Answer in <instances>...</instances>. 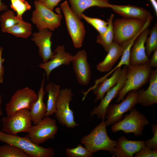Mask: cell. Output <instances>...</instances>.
<instances>
[{
    "label": "cell",
    "mask_w": 157,
    "mask_h": 157,
    "mask_svg": "<svg viewBox=\"0 0 157 157\" xmlns=\"http://www.w3.org/2000/svg\"><path fill=\"white\" fill-rule=\"evenodd\" d=\"M151 67L156 68L157 67V49L154 51L151 58L149 59L148 63Z\"/></svg>",
    "instance_id": "39"
},
{
    "label": "cell",
    "mask_w": 157,
    "mask_h": 157,
    "mask_svg": "<svg viewBox=\"0 0 157 157\" xmlns=\"http://www.w3.org/2000/svg\"><path fill=\"white\" fill-rule=\"evenodd\" d=\"M156 15H157V2L156 0H149Z\"/></svg>",
    "instance_id": "40"
},
{
    "label": "cell",
    "mask_w": 157,
    "mask_h": 157,
    "mask_svg": "<svg viewBox=\"0 0 157 157\" xmlns=\"http://www.w3.org/2000/svg\"><path fill=\"white\" fill-rule=\"evenodd\" d=\"M72 62L78 83L83 85H88L91 80V73L85 50L82 49L77 51L73 55Z\"/></svg>",
    "instance_id": "13"
},
{
    "label": "cell",
    "mask_w": 157,
    "mask_h": 157,
    "mask_svg": "<svg viewBox=\"0 0 157 157\" xmlns=\"http://www.w3.org/2000/svg\"><path fill=\"white\" fill-rule=\"evenodd\" d=\"M65 152L68 157H92L93 155V154L80 144L73 148H66Z\"/></svg>",
    "instance_id": "33"
},
{
    "label": "cell",
    "mask_w": 157,
    "mask_h": 157,
    "mask_svg": "<svg viewBox=\"0 0 157 157\" xmlns=\"http://www.w3.org/2000/svg\"><path fill=\"white\" fill-rule=\"evenodd\" d=\"M130 111L123 119L113 125L112 132L122 131L125 133H133L137 136L142 135L144 126L149 124L148 119L136 109L133 108Z\"/></svg>",
    "instance_id": "8"
},
{
    "label": "cell",
    "mask_w": 157,
    "mask_h": 157,
    "mask_svg": "<svg viewBox=\"0 0 157 157\" xmlns=\"http://www.w3.org/2000/svg\"><path fill=\"white\" fill-rule=\"evenodd\" d=\"M81 18L84 19L88 23L92 26L97 31L100 26H107L108 22L100 19L92 18L87 16L83 14L82 15Z\"/></svg>",
    "instance_id": "34"
},
{
    "label": "cell",
    "mask_w": 157,
    "mask_h": 157,
    "mask_svg": "<svg viewBox=\"0 0 157 157\" xmlns=\"http://www.w3.org/2000/svg\"><path fill=\"white\" fill-rule=\"evenodd\" d=\"M44 6L53 11L54 8L57 6L61 0H38Z\"/></svg>",
    "instance_id": "37"
},
{
    "label": "cell",
    "mask_w": 157,
    "mask_h": 157,
    "mask_svg": "<svg viewBox=\"0 0 157 157\" xmlns=\"http://www.w3.org/2000/svg\"><path fill=\"white\" fill-rule=\"evenodd\" d=\"M127 66L126 81L117 95V103L123 100L129 92L136 91L144 85L149 79L152 70L148 64Z\"/></svg>",
    "instance_id": "3"
},
{
    "label": "cell",
    "mask_w": 157,
    "mask_h": 157,
    "mask_svg": "<svg viewBox=\"0 0 157 157\" xmlns=\"http://www.w3.org/2000/svg\"><path fill=\"white\" fill-rule=\"evenodd\" d=\"M105 121L97 126L87 135L84 136L81 142L90 152L93 154L104 150L113 154L117 140L111 139L108 136Z\"/></svg>",
    "instance_id": "2"
},
{
    "label": "cell",
    "mask_w": 157,
    "mask_h": 157,
    "mask_svg": "<svg viewBox=\"0 0 157 157\" xmlns=\"http://www.w3.org/2000/svg\"><path fill=\"white\" fill-rule=\"evenodd\" d=\"M114 15L111 14L107 19V28L103 34H99L97 37L96 42L101 45L105 51L108 52L113 42L114 32L113 20Z\"/></svg>",
    "instance_id": "26"
},
{
    "label": "cell",
    "mask_w": 157,
    "mask_h": 157,
    "mask_svg": "<svg viewBox=\"0 0 157 157\" xmlns=\"http://www.w3.org/2000/svg\"><path fill=\"white\" fill-rule=\"evenodd\" d=\"M150 35L147 38L145 46V51L148 57L152 52L157 49V25L156 24L150 31Z\"/></svg>",
    "instance_id": "32"
},
{
    "label": "cell",
    "mask_w": 157,
    "mask_h": 157,
    "mask_svg": "<svg viewBox=\"0 0 157 157\" xmlns=\"http://www.w3.org/2000/svg\"><path fill=\"white\" fill-rule=\"evenodd\" d=\"M145 145L144 141L130 140L124 136H122L119 138L117 140L113 156L133 157L134 154L140 150Z\"/></svg>",
    "instance_id": "19"
},
{
    "label": "cell",
    "mask_w": 157,
    "mask_h": 157,
    "mask_svg": "<svg viewBox=\"0 0 157 157\" xmlns=\"http://www.w3.org/2000/svg\"><path fill=\"white\" fill-rule=\"evenodd\" d=\"M138 104L144 106H151L157 103V69L152 70L149 85L146 90L137 92Z\"/></svg>",
    "instance_id": "18"
},
{
    "label": "cell",
    "mask_w": 157,
    "mask_h": 157,
    "mask_svg": "<svg viewBox=\"0 0 157 157\" xmlns=\"http://www.w3.org/2000/svg\"><path fill=\"white\" fill-rule=\"evenodd\" d=\"M130 41L121 44L113 41L104 60L97 65V69L102 72L110 70L116 62L122 56Z\"/></svg>",
    "instance_id": "21"
},
{
    "label": "cell",
    "mask_w": 157,
    "mask_h": 157,
    "mask_svg": "<svg viewBox=\"0 0 157 157\" xmlns=\"http://www.w3.org/2000/svg\"><path fill=\"white\" fill-rule=\"evenodd\" d=\"M0 157H30L18 147L6 144L0 146Z\"/></svg>",
    "instance_id": "30"
},
{
    "label": "cell",
    "mask_w": 157,
    "mask_h": 157,
    "mask_svg": "<svg viewBox=\"0 0 157 157\" xmlns=\"http://www.w3.org/2000/svg\"><path fill=\"white\" fill-rule=\"evenodd\" d=\"M109 8L124 18L138 19L145 22L151 15L149 11L143 8L135 6L110 3Z\"/></svg>",
    "instance_id": "20"
},
{
    "label": "cell",
    "mask_w": 157,
    "mask_h": 157,
    "mask_svg": "<svg viewBox=\"0 0 157 157\" xmlns=\"http://www.w3.org/2000/svg\"><path fill=\"white\" fill-rule=\"evenodd\" d=\"M123 69L122 74L118 83L106 92V94L101 100L99 105L93 109L90 113L91 117L96 115L98 119L105 121L108 107L112 100L118 95L126 81L127 66H125Z\"/></svg>",
    "instance_id": "14"
},
{
    "label": "cell",
    "mask_w": 157,
    "mask_h": 157,
    "mask_svg": "<svg viewBox=\"0 0 157 157\" xmlns=\"http://www.w3.org/2000/svg\"><path fill=\"white\" fill-rule=\"evenodd\" d=\"M135 154V157H156L157 149L153 150L145 145Z\"/></svg>",
    "instance_id": "35"
},
{
    "label": "cell",
    "mask_w": 157,
    "mask_h": 157,
    "mask_svg": "<svg viewBox=\"0 0 157 157\" xmlns=\"http://www.w3.org/2000/svg\"><path fill=\"white\" fill-rule=\"evenodd\" d=\"M140 34L136 35L130 41L128 44L124 49L122 56L121 60L118 64L113 69L110 70L109 72L105 76L100 78L97 80L95 81V84H94L95 85L97 86L99 84L107 78L108 76H110L111 74H112L117 69L121 67L122 66L124 65L126 66H128L130 65L129 62L131 49L134 44L135 40Z\"/></svg>",
    "instance_id": "27"
},
{
    "label": "cell",
    "mask_w": 157,
    "mask_h": 157,
    "mask_svg": "<svg viewBox=\"0 0 157 157\" xmlns=\"http://www.w3.org/2000/svg\"><path fill=\"white\" fill-rule=\"evenodd\" d=\"M58 130L55 119L45 117L36 125H32L26 135L33 143L39 145L54 139Z\"/></svg>",
    "instance_id": "10"
},
{
    "label": "cell",
    "mask_w": 157,
    "mask_h": 157,
    "mask_svg": "<svg viewBox=\"0 0 157 157\" xmlns=\"http://www.w3.org/2000/svg\"><path fill=\"white\" fill-rule=\"evenodd\" d=\"M152 18L151 16L145 22L133 18H123L115 19L113 23V41L120 44L129 41L149 27Z\"/></svg>",
    "instance_id": "1"
},
{
    "label": "cell",
    "mask_w": 157,
    "mask_h": 157,
    "mask_svg": "<svg viewBox=\"0 0 157 157\" xmlns=\"http://www.w3.org/2000/svg\"><path fill=\"white\" fill-rule=\"evenodd\" d=\"M2 131L10 135L28 133L32 126L30 110L24 108L17 111L10 116L2 119Z\"/></svg>",
    "instance_id": "9"
},
{
    "label": "cell",
    "mask_w": 157,
    "mask_h": 157,
    "mask_svg": "<svg viewBox=\"0 0 157 157\" xmlns=\"http://www.w3.org/2000/svg\"><path fill=\"white\" fill-rule=\"evenodd\" d=\"M53 33L47 29H44L32 35L31 40L39 49V56L43 63H45L52 58L54 54L51 49L52 42L51 38Z\"/></svg>",
    "instance_id": "16"
},
{
    "label": "cell",
    "mask_w": 157,
    "mask_h": 157,
    "mask_svg": "<svg viewBox=\"0 0 157 157\" xmlns=\"http://www.w3.org/2000/svg\"><path fill=\"white\" fill-rule=\"evenodd\" d=\"M65 19L66 25L74 46L81 47L86 34L83 23L72 10L68 2L65 1L60 5Z\"/></svg>",
    "instance_id": "5"
},
{
    "label": "cell",
    "mask_w": 157,
    "mask_h": 157,
    "mask_svg": "<svg viewBox=\"0 0 157 157\" xmlns=\"http://www.w3.org/2000/svg\"><path fill=\"white\" fill-rule=\"evenodd\" d=\"M10 0L11 3L10 7L16 12V17L19 20H23V14L31 9V5L25 0Z\"/></svg>",
    "instance_id": "31"
},
{
    "label": "cell",
    "mask_w": 157,
    "mask_h": 157,
    "mask_svg": "<svg viewBox=\"0 0 157 157\" xmlns=\"http://www.w3.org/2000/svg\"><path fill=\"white\" fill-rule=\"evenodd\" d=\"M35 9L33 12L31 21L39 30L47 29L54 31L61 24L63 16L48 8L37 0L34 1Z\"/></svg>",
    "instance_id": "6"
},
{
    "label": "cell",
    "mask_w": 157,
    "mask_h": 157,
    "mask_svg": "<svg viewBox=\"0 0 157 157\" xmlns=\"http://www.w3.org/2000/svg\"><path fill=\"white\" fill-rule=\"evenodd\" d=\"M123 70V68L121 67L117 69L111 76L100 83L93 90L95 95V102L101 100L109 90L117 84L122 76Z\"/></svg>",
    "instance_id": "23"
},
{
    "label": "cell",
    "mask_w": 157,
    "mask_h": 157,
    "mask_svg": "<svg viewBox=\"0 0 157 157\" xmlns=\"http://www.w3.org/2000/svg\"><path fill=\"white\" fill-rule=\"evenodd\" d=\"M44 74L40 87L37 94V98L30 110L31 119L34 125H36L45 116L47 106L44 102L43 98L46 93L44 89L45 79Z\"/></svg>",
    "instance_id": "22"
},
{
    "label": "cell",
    "mask_w": 157,
    "mask_h": 157,
    "mask_svg": "<svg viewBox=\"0 0 157 157\" xmlns=\"http://www.w3.org/2000/svg\"><path fill=\"white\" fill-rule=\"evenodd\" d=\"M118 104H111L108 107L105 121L106 126L113 125L122 119L123 115L130 111L138 104L137 93L136 91L128 92L126 98Z\"/></svg>",
    "instance_id": "12"
},
{
    "label": "cell",
    "mask_w": 157,
    "mask_h": 157,
    "mask_svg": "<svg viewBox=\"0 0 157 157\" xmlns=\"http://www.w3.org/2000/svg\"><path fill=\"white\" fill-rule=\"evenodd\" d=\"M3 50V48L0 46V84L3 83L4 79V69L3 64L5 61V59L2 57V53Z\"/></svg>",
    "instance_id": "38"
},
{
    "label": "cell",
    "mask_w": 157,
    "mask_h": 157,
    "mask_svg": "<svg viewBox=\"0 0 157 157\" xmlns=\"http://www.w3.org/2000/svg\"><path fill=\"white\" fill-rule=\"evenodd\" d=\"M73 12L80 19L86 9L92 7L109 8L108 0H68Z\"/></svg>",
    "instance_id": "24"
},
{
    "label": "cell",
    "mask_w": 157,
    "mask_h": 157,
    "mask_svg": "<svg viewBox=\"0 0 157 157\" xmlns=\"http://www.w3.org/2000/svg\"><path fill=\"white\" fill-rule=\"evenodd\" d=\"M147 27L138 35L132 47L130 57V65H137L148 64L149 60L146 55L145 44L150 33Z\"/></svg>",
    "instance_id": "15"
},
{
    "label": "cell",
    "mask_w": 157,
    "mask_h": 157,
    "mask_svg": "<svg viewBox=\"0 0 157 157\" xmlns=\"http://www.w3.org/2000/svg\"><path fill=\"white\" fill-rule=\"evenodd\" d=\"M0 141L18 147L30 157H53L55 155L52 148H45L37 145L26 135L22 137L17 134H8L0 130Z\"/></svg>",
    "instance_id": "4"
},
{
    "label": "cell",
    "mask_w": 157,
    "mask_h": 157,
    "mask_svg": "<svg viewBox=\"0 0 157 157\" xmlns=\"http://www.w3.org/2000/svg\"><path fill=\"white\" fill-rule=\"evenodd\" d=\"M6 33L17 37L26 38L32 33V25L30 23L22 20L9 29Z\"/></svg>",
    "instance_id": "28"
},
{
    "label": "cell",
    "mask_w": 157,
    "mask_h": 157,
    "mask_svg": "<svg viewBox=\"0 0 157 157\" xmlns=\"http://www.w3.org/2000/svg\"><path fill=\"white\" fill-rule=\"evenodd\" d=\"M53 58L47 62L39 64L40 68L43 69L47 76L48 81L52 71L62 65H68L72 62L73 55L66 52L63 45H59L54 51Z\"/></svg>",
    "instance_id": "17"
},
{
    "label": "cell",
    "mask_w": 157,
    "mask_h": 157,
    "mask_svg": "<svg viewBox=\"0 0 157 157\" xmlns=\"http://www.w3.org/2000/svg\"><path fill=\"white\" fill-rule=\"evenodd\" d=\"M37 97L35 91L28 87L17 90L6 105L5 109L7 116H10L23 109L30 110Z\"/></svg>",
    "instance_id": "11"
},
{
    "label": "cell",
    "mask_w": 157,
    "mask_h": 157,
    "mask_svg": "<svg viewBox=\"0 0 157 157\" xmlns=\"http://www.w3.org/2000/svg\"><path fill=\"white\" fill-rule=\"evenodd\" d=\"M19 21L13 11L10 10L6 11L0 17L1 31L3 33L7 32L9 29Z\"/></svg>",
    "instance_id": "29"
},
{
    "label": "cell",
    "mask_w": 157,
    "mask_h": 157,
    "mask_svg": "<svg viewBox=\"0 0 157 157\" xmlns=\"http://www.w3.org/2000/svg\"><path fill=\"white\" fill-rule=\"evenodd\" d=\"M44 89L46 92L48 93L47 109L45 117H50L56 112V104L61 90L60 86L50 82L46 85Z\"/></svg>",
    "instance_id": "25"
},
{
    "label": "cell",
    "mask_w": 157,
    "mask_h": 157,
    "mask_svg": "<svg viewBox=\"0 0 157 157\" xmlns=\"http://www.w3.org/2000/svg\"><path fill=\"white\" fill-rule=\"evenodd\" d=\"M8 10L7 6L0 0V11H5Z\"/></svg>",
    "instance_id": "41"
},
{
    "label": "cell",
    "mask_w": 157,
    "mask_h": 157,
    "mask_svg": "<svg viewBox=\"0 0 157 157\" xmlns=\"http://www.w3.org/2000/svg\"><path fill=\"white\" fill-rule=\"evenodd\" d=\"M153 134L152 138L145 141V145L153 150L157 149V126L153 124L151 126Z\"/></svg>",
    "instance_id": "36"
},
{
    "label": "cell",
    "mask_w": 157,
    "mask_h": 157,
    "mask_svg": "<svg viewBox=\"0 0 157 157\" xmlns=\"http://www.w3.org/2000/svg\"><path fill=\"white\" fill-rule=\"evenodd\" d=\"M73 94L71 88L61 89L56 104L55 117L62 125L69 128L78 125L74 120L73 111L70 107V103Z\"/></svg>",
    "instance_id": "7"
},
{
    "label": "cell",
    "mask_w": 157,
    "mask_h": 157,
    "mask_svg": "<svg viewBox=\"0 0 157 157\" xmlns=\"http://www.w3.org/2000/svg\"><path fill=\"white\" fill-rule=\"evenodd\" d=\"M2 102V96L0 94V123L1 122V117L3 115V113L1 110V105Z\"/></svg>",
    "instance_id": "42"
}]
</instances>
